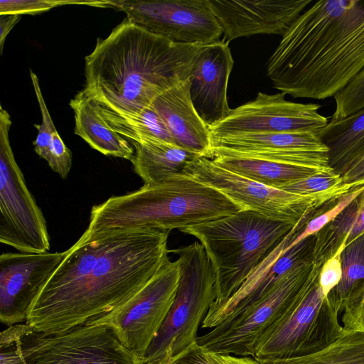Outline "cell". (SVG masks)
Here are the masks:
<instances>
[{"mask_svg":"<svg viewBox=\"0 0 364 364\" xmlns=\"http://www.w3.org/2000/svg\"><path fill=\"white\" fill-rule=\"evenodd\" d=\"M343 183L351 188L364 184V155L353 163L341 176Z\"/></svg>","mask_w":364,"mask_h":364,"instance_id":"74e56055","label":"cell"},{"mask_svg":"<svg viewBox=\"0 0 364 364\" xmlns=\"http://www.w3.org/2000/svg\"><path fill=\"white\" fill-rule=\"evenodd\" d=\"M187 79L159 95L151 106L165 122L175 144L200 156L212 159L209 127L197 113Z\"/></svg>","mask_w":364,"mask_h":364,"instance_id":"ffe728a7","label":"cell"},{"mask_svg":"<svg viewBox=\"0 0 364 364\" xmlns=\"http://www.w3.org/2000/svg\"><path fill=\"white\" fill-rule=\"evenodd\" d=\"M184 173L220 191L243 210L294 223L352 189L346 186L321 193L294 194L243 177L203 156L192 161Z\"/></svg>","mask_w":364,"mask_h":364,"instance_id":"30bf717a","label":"cell"},{"mask_svg":"<svg viewBox=\"0 0 364 364\" xmlns=\"http://www.w3.org/2000/svg\"><path fill=\"white\" fill-rule=\"evenodd\" d=\"M341 333L364 332V286L344 309Z\"/></svg>","mask_w":364,"mask_h":364,"instance_id":"e575fe53","label":"cell"},{"mask_svg":"<svg viewBox=\"0 0 364 364\" xmlns=\"http://www.w3.org/2000/svg\"><path fill=\"white\" fill-rule=\"evenodd\" d=\"M20 14L0 15V51L3 52L5 39L14 26L20 21Z\"/></svg>","mask_w":364,"mask_h":364,"instance_id":"f35d334b","label":"cell"},{"mask_svg":"<svg viewBox=\"0 0 364 364\" xmlns=\"http://www.w3.org/2000/svg\"><path fill=\"white\" fill-rule=\"evenodd\" d=\"M201 46L174 43L126 18L85 58L84 90L102 107L136 114L188 79Z\"/></svg>","mask_w":364,"mask_h":364,"instance_id":"3957f363","label":"cell"},{"mask_svg":"<svg viewBox=\"0 0 364 364\" xmlns=\"http://www.w3.org/2000/svg\"><path fill=\"white\" fill-rule=\"evenodd\" d=\"M228 41L203 45L198 51L189 75L193 105L209 127L230 114L227 90L233 59Z\"/></svg>","mask_w":364,"mask_h":364,"instance_id":"d6986e66","label":"cell"},{"mask_svg":"<svg viewBox=\"0 0 364 364\" xmlns=\"http://www.w3.org/2000/svg\"><path fill=\"white\" fill-rule=\"evenodd\" d=\"M97 107L108 126L131 143L176 145L165 122L151 106L134 115L117 114L98 105Z\"/></svg>","mask_w":364,"mask_h":364,"instance_id":"484cf974","label":"cell"},{"mask_svg":"<svg viewBox=\"0 0 364 364\" xmlns=\"http://www.w3.org/2000/svg\"><path fill=\"white\" fill-rule=\"evenodd\" d=\"M179 277L177 260L168 259L123 307L91 324L109 326L120 342L144 362L172 305Z\"/></svg>","mask_w":364,"mask_h":364,"instance_id":"7c38bea8","label":"cell"},{"mask_svg":"<svg viewBox=\"0 0 364 364\" xmlns=\"http://www.w3.org/2000/svg\"><path fill=\"white\" fill-rule=\"evenodd\" d=\"M168 235L155 229L82 234L36 296L26 323L55 334L115 313L169 259Z\"/></svg>","mask_w":364,"mask_h":364,"instance_id":"6da1fadb","label":"cell"},{"mask_svg":"<svg viewBox=\"0 0 364 364\" xmlns=\"http://www.w3.org/2000/svg\"><path fill=\"white\" fill-rule=\"evenodd\" d=\"M342 277L341 253L327 260L321 267L319 284L325 296L338 285Z\"/></svg>","mask_w":364,"mask_h":364,"instance_id":"d590c367","label":"cell"},{"mask_svg":"<svg viewBox=\"0 0 364 364\" xmlns=\"http://www.w3.org/2000/svg\"><path fill=\"white\" fill-rule=\"evenodd\" d=\"M34 329L28 324H15L2 331L0 338L1 348L9 347L10 345H16L17 343L33 333Z\"/></svg>","mask_w":364,"mask_h":364,"instance_id":"8d00e7d4","label":"cell"},{"mask_svg":"<svg viewBox=\"0 0 364 364\" xmlns=\"http://www.w3.org/2000/svg\"><path fill=\"white\" fill-rule=\"evenodd\" d=\"M363 69L364 0H321L282 36L267 75L285 95L325 100Z\"/></svg>","mask_w":364,"mask_h":364,"instance_id":"7a4b0ae2","label":"cell"},{"mask_svg":"<svg viewBox=\"0 0 364 364\" xmlns=\"http://www.w3.org/2000/svg\"><path fill=\"white\" fill-rule=\"evenodd\" d=\"M212 159L228 171L277 189L316 173L326 172L316 168L255 158L218 156Z\"/></svg>","mask_w":364,"mask_h":364,"instance_id":"d4e9b609","label":"cell"},{"mask_svg":"<svg viewBox=\"0 0 364 364\" xmlns=\"http://www.w3.org/2000/svg\"><path fill=\"white\" fill-rule=\"evenodd\" d=\"M75 4L106 7L105 1L1 0L0 1V15L36 14L57 6Z\"/></svg>","mask_w":364,"mask_h":364,"instance_id":"f1b7e54d","label":"cell"},{"mask_svg":"<svg viewBox=\"0 0 364 364\" xmlns=\"http://www.w3.org/2000/svg\"><path fill=\"white\" fill-rule=\"evenodd\" d=\"M364 232V190L316 235L313 261L323 264Z\"/></svg>","mask_w":364,"mask_h":364,"instance_id":"cb8c5ba5","label":"cell"},{"mask_svg":"<svg viewBox=\"0 0 364 364\" xmlns=\"http://www.w3.org/2000/svg\"><path fill=\"white\" fill-rule=\"evenodd\" d=\"M318 134L328 149L330 167L342 176L364 155V108L343 118L331 119Z\"/></svg>","mask_w":364,"mask_h":364,"instance_id":"7402d4cb","label":"cell"},{"mask_svg":"<svg viewBox=\"0 0 364 364\" xmlns=\"http://www.w3.org/2000/svg\"><path fill=\"white\" fill-rule=\"evenodd\" d=\"M338 314L324 295L318 277L259 338L253 358L258 360L291 358L324 349L341 335Z\"/></svg>","mask_w":364,"mask_h":364,"instance_id":"ba28073f","label":"cell"},{"mask_svg":"<svg viewBox=\"0 0 364 364\" xmlns=\"http://www.w3.org/2000/svg\"><path fill=\"white\" fill-rule=\"evenodd\" d=\"M11 119L0 106V242L19 252L50 250L46 219L28 190L10 144Z\"/></svg>","mask_w":364,"mask_h":364,"instance_id":"9c48e42d","label":"cell"},{"mask_svg":"<svg viewBox=\"0 0 364 364\" xmlns=\"http://www.w3.org/2000/svg\"><path fill=\"white\" fill-rule=\"evenodd\" d=\"M178 256V289L169 311L144 357V364H165L191 344L216 299L215 274L203 246L195 242L169 250Z\"/></svg>","mask_w":364,"mask_h":364,"instance_id":"8992f818","label":"cell"},{"mask_svg":"<svg viewBox=\"0 0 364 364\" xmlns=\"http://www.w3.org/2000/svg\"><path fill=\"white\" fill-rule=\"evenodd\" d=\"M1 364H23L19 350L16 346L12 350H1Z\"/></svg>","mask_w":364,"mask_h":364,"instance_id":"ab89813d","label":"cell"},{"mask_svg":"<svg viewBox=\"0 0 364 364\" xmlns=\"http://www.w3.org/2000/svg\"><path fill=\"white\" fill-rule=\"evenodd\" d=\"M259 361L262 364H364V332L341 333L333 343L314 354Z\"/></svg>","mask_w":364,"mask_h":364,"instance_id":"83f0119b","label":"cell"},{"mask_svg":"<svg viewBox=\"0 0 364 364\" xmlns=\"http://www.w3.org/2000/svg\"><path fill=\"white\" fill-rule=\"evenodd\" d=\"M342 277L327 295L338 312L343 311L364 286V232L341 252Z\"/></svg>","mask_w":364,"mask_h":364,"instance_id":"4316f807","label":"cell"},{"mask_svg":"<svg viewBox=\"0 0 364 364\" xmlns=\"http://www.w3.org/2000/svg\"><path fill=\"white\" fill-rule=\"evenodd\" d=\"M296 223L243 210L180 231L203 246L215 274L214 301L221 302L237 291Z\"/></svg>","mask_w":364,"mask_h":364,"instance_id":"5b68a950","label":"cell"},{"mask_svg":"<svg viewBox=\"0 0 364 364\" xmlns=\"http://www.w3.org/2000/svg\"><path fill=\"white\" fill-rule=\"evenodd\" d=\"M321 267L312 259L298 263L240 314L198 336L197 343L218 354L253 357L259 338L319 277Z\"/></svg>","mask_w":364,"mask_h":364,"instance_id":"52a82bcc","label":"cell"},{"mask_svg":"<svg viewBox=\"0 0 364 364\" xmlns=\"http://www.w3.org/2000/svg\"><path fill=\"white\" fill-rule=\"evenodd\" d=\"M70 106L74 112L76 135L105 156L132 160L134 149L128 140L108 126L97 103L84 89L70 100Z\"/></svg>","mask_w":364,"mask_h":364,"instance_id":"44dd1931","label":"cell"},{"mask_svg":"<svg viewBox=\"0 0 364 364\" xmlns=\"http://www.w3.org/2000/svg\"><path fill=\"white\" fill-rule=\"evenodd\" d=\"M229 42L257 34L282 36L311 0H208Z\"/></svg>","mask_w":364,"mask_h":364,"instance_id":"ac0fdd59","label":"cell"},{"mask_svg":"<svg viewBox=\"0 0 364 364\" xmlns=\"http://www.w3.org/2000/svg\"><path fill=\"white\" fill-rule=\"evenodd\" d=\"M63 252H6L0 255V319L12 326L26 321L32 302L60 264Z\"/></svg>","mask_w":364,"mask_h":364,"instance_id":"e0dca14e","label":"cell"},{"mask_svg":"<svg viewBox=\"0 0 364 364\" xmlns=\"http://www.w3.org/2000/svg\"><path fill=\"white\" fill-rule=\"evenodd\" d=\"M50 168L65 179L72 167V154L65 146L57 130L52 136L45 156L43 157Z\"/></svg>","mask_w":364,"mask_h":364,"instance_id":"d6a6232c","label":"cell"},{"mask_svg":"<svg viewBox=\"0 0 364 364\" xmlns=\"http://www.w3.org/2000/svg\"><path fill=\"white\" fill-rule=\"evenodd\" d=\"M30 75L42 114L41 124L34 125L37 128L38 132L37 137L33 144L36 153L40 157L43 159L52 139L53 134L56 129L43 99L40 87L39 80L37 75L31 70H30Z\"/></svg>","mask_w":364,"mask_h":364,"instance_id":"1f68e13d","label":"cell"},{"mask_svg":"<svg viewBox=\"0 0 364 364\" xmlns=\"http://www.w3.org/2000/svg\"><path fill=\"white\" fill-rule=\"evenodd\" d=\"M127 19L156 36L183 45L219 41L222 28L208 0L108 1Z\"/></svg>","mask_w":364,"mask_h":364,"instance_id":"4fadbf2b","label":"cell"},{"mask_svg":"<svg viewBox=\"0 0 364 364\" xmlns=\"http://www.w3.org/2000/svg\"><path fill=\"white\" fill-rule=\"evenodd\" d=\"M221 355L224 364H262L253 357L235 356L232 355Z\"/></svg>","mask_w":364,"mask_h":364,"instance_id":"60d3db41","label":"cell"},{"mask_svg":"<svg viewBox=\"0 0 364 364\" xmlns=\"http://www.w3.org/2000/svg\"><path fill=\"white\" fill-rule=\"evenodd\" d=\"M165 364H224V362L220 354L208 350L196 341Z\"/></svg>","mask_w":364,"mask_h":364,"instance_id":"836d02e7","label":"cell"},{"mask_svg":"<svg viewBox=\"0 0 364 364\" xmlns=\"http://www.w3.org/2000/svg\"><path fill=\"white\" fill-rule=\"evenodd\" d=\"M319 132L250 133L211 139L212 159L218 156L255 158L329 172L327 146Z\"/></svg>","mask_w":364,"mask_h":364,"instance_id":"9a60e30c","label":"cell"},{"mask_svg":"<svg viewBox=\"0 0 364 364\" xmlns=\"http://www.w3.org/2000/svg\"><path fill=\"white\" fill-rule=\"evenodd\" d=\"M335 110L331 119L348 117L364 108V69L334 97Z\"/></svg>","mask_w":364,"mask_h":364,"instance_id":"f546056e","label":"cell"},{"mask_svg":"<svg viewBox=\"0 0 364 364\" xmlns=\"http://www.w3.org/2000/svg\"><path fill=\"white\" fill-rule=\"evenodd\" d=\"M346 186L342 176L333 171L316 173L280 190L298 195H311L332 191Z\"/></svg>","mask_w":364,"mask_h":364,"instance_id":"4dcf8cb0","label":"cell"},{"mask_svg":"<svg viewBox=\"0 0 364 364\" xmlns=\"http://www.w3.org/2000/svg\"><path fill=\"white\" fill-rule=\"evenodd\" d=\"M134 154L131 161L144 184L164 181L185 174L187 166L197 156L176 145L161 142L132 143Z\"/></svg>","mask_w":364,"mask_h":364,"instance_id":"603a6c76","label":"cell"},{"mask_svg":"<svg viewBox=\"0 0 364 364\" xmlns=\"http://www.w3.org/2000/svg\"><path fill=\"white\" fill-rule=\"evenodd\" d=\"M285 95L258 92L209 128L210 139L250 133L320 132L328 124V118L318 112L320 105L288 101Z\"/></svg>","mask_w":364,"mask_h":364,"instance_id":"5bb4252c","label":"cell"},{"mask_svg":"<svg viewBox=\"0 0 364 364\" xmlns=\"http://www.w3.org/2000/svg\"><path fill=\"white\" fill-rule=\"evenodd\" d=\"M307 223L306 217L301 218L278 246L252 271L235 294L223 301H213L202 322V328L211 329L225 320L236 316L264 295L291 268L303 261L313 259L315 235L306 237L287 250Z\"/></svg>","mask_w":364,"mask_h":364,"instance_id":"2e32d148","label":"cell"},{"mask_svg":"<svg viewBox=\"0 0 364 364\" xmlns=\"http://www.w3.org/2000/svg\"><path fill=\"white\" fill-rule=\"evenodd\" d=\"M240 210L220 191L181 174L94 205L83 235L112 230H180Z\"/></svg>","mask_w":364,"mask_h":364,"instance_id":"277c9868","label":"cell"},{"mask_svg":"<svg viewBox=\"0 0 364 364\" xmlns=\"http://www.w3.org/2000/svg\"><path fill=\"white\" fill-rule=\"evenodd\" d=\"M23 364H144L105 324H83L46 334L33 331L17 343Z\"/></svg>","mask_w":364,"mask_h":364,"instance_id":"8fae6325","label":"cell"}]
</instances>
